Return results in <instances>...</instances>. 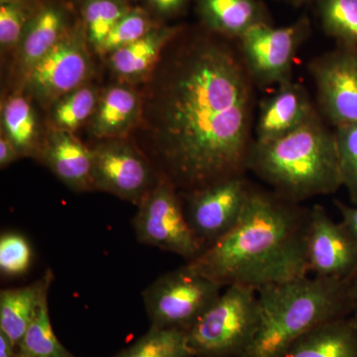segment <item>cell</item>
<instances>
[{"mask_svg":"<svg viewBox=\"0 0 357 357\" xmlns=\"http://www.w3.org/2000/svg\"><path fill=\"white\" fill-rule=\"evenodd\" d=\"M253 86L231 40L184 28L142 84L134 141L180 192L243 176L255 140Z\"/></svg>","mask_w":357,"mask_h":357,"instance_id":"cell-1","label":"cell"},{"mask_svg":"<svg viewBox=\"0 0 357 357\" xmlns=\"http://www.w3.org/2000/svg\"><path fill=\"white\" fill-rule=\"evenodd\" d=\"M309 218L299 204L251 187L236 227L187 265L222 287L256 291L307 276Z\"/></svg>","mask_w":357,"mask_h":357,"instance_id":"cell-2","label":"cell"},{"mask_svg":"<svg viewBox=\"0 0 357 357\" xmlns=\"http://www.w3.org/2000/svg\"><path fill=\"white\" fill-rule=\"evenodd\" d=\"M248 170L293 203L333 194L342 187L335 131L325 126L319 114L276 139L253 140Z\"/></svg>","mask_w":357,"mask_h":357,"instance_id":"cell-3","label":"cell"},{"mask_svg":"<svg viewBox=\"0 0 357 357\" xmlns=\"http://www.w3.org/2000/svg\"><path fill=\"white\" fill-rule=\"evenodd\" d=\"M352 280L307 275L259 289V326L241 357H280L312 328L351 316Z\"/></svg>","mask_w":357,"mask_h":357,"instance_id":"cell-4","label":"cell"},{"mask_svg":"<svg viewBox=\"0 0 357 357\" xmlns=\"http://www.w3.org/2000/svg\"><path fill=\"white\" fill-rule=\"evenodd\" d=\"M260 321L257 291L231 285L187 331L195 357H241Z\"/></svg>","mask_w":357,"mask_h":357,"instance_id":"cell-5","label":"cell"},{"mask_svg":"<svg viewBox=\"0 0 357 357\" xmlns=\"http://www.w3.org/2000/svg\"><path fill=\"white\" fill-rule=\"evenodd\" d=\"M86 29L76 18L70 29L26 75L20 88L45 110L56 100L84 84L91 83L93 73Z\"/></svg>","mask_w":357,"mask_h":357,"instance_id":"cell-6","label":"cell"},{"mask_svg":"<svg viewBox=\"0 0 357 357\" xmlns=\"http://www.w3.org/2000/svg\"><path fill=\"white\" fill-rule=\"evenodd\" d=\"M222 288L185 264L150 284L142 298L152 326L187 331L218 299Z\"/></svg>","mask_w":357,"mask_h":357,"instance_id":"cell-7","label":"cell"},{"mask_svg":"<svg viewBox=\"0 0 357 357\" xmlns=\"http://www.w3.org/2000/svg\"><path fill=\"white\" fill-rule=\"evenodd\" d=\"M137 206L132 227L139 243L175 253L188 262L203 252L185 218L180 192L167 178L160 177Z\"/></svg>","mask_w":357,"mask_h":357,"instance_id":"cell-8","label":"cell"},{"mask_svg":"<svg viewBox=\"0 0 357 357\" xmlns=\"http://www.w3.org/2000/svg\"><path fill=\"white\" fill-rule=\"evenodd\" d=\"M311 31L307 16L284 27L260 23L237 40L239 52L253 84L279 86L292 79L294 60Z\"/></svg>","mask_w":357,"mask_h":357,"instance_id":"cell-9","label":"cell"},{"mask_svg":"<svg viewBox=\"0 0 357 357\" xmlns=\"http://www.w3.org/2000/svg\"><path fill=\"white\" fill-rule=\"evenodd\" d=\"M91 149L95 191L109 192L138 206L161 177L131 137L98 140Z\"/></svg>","mask_w":357,"mask_h":357,"instance_id":"cell-10","label":"cell"},{"mask_svg":"<svg viewBox=\"0 0 357 357\" xmlns=\"http://www.w3.org/2000/svg\"><path fill=\"white\" fill-rule=\"evenodd\" d=\"M251 185L243 176L180 192L187 222L204 251L229 234L241 220Z\"/></svg>","mask_w":357,"mask_h":357,"instance_id":"cell-11","label":"cell"},{"mask_svg":"<svg viewBox=\"0 0 357 357\" xmlns=\"http://www.w3.org/2000/svg\"><path fill=\"white\" fill-rule=\"evenodd\" d=\"M309 70L326 121L335 128L357 123V50L337 45L311 61Z\"/></svg>","mask_w":357,"mask_h":357,"instance_id":"cell-12","label":"cell"},{"mask_svg":"<svg viewBox=\"0 0 357 357\" xmlns=\"http://www.w3.org/2000/svg\"><path fill=\"white\" fill-rule=\"evenodd\" d=\"M310 273L321 278L351 280L357 274V248L342 222L321 204L310 210L307 234Z\"/></svg>","mask_w":357,"mask_h":357,"instance_id":"cell-13","label":"cell"},{"mask_svg":"<svg viewBox=\"0 0 357 357\" xmlns=\"http://www.w3.org/2000/svg\"><path fill=\"white\" fill-rule=\"evenodd\" d=\"M75 20L70 2L44 0L30 20L13 56V74L18 88L29 70L58 44Z\"/></svg>","mask_w":357,"mask_h":357,"instance_id":"cell-14","label":"cell"},{"mask_svg":"<svg viewBox=\"0 0 357 357\" xmlns=\"http://www.w3.org/2000/svg\"><path fill=\"white\" fill-rule=\"evenodd\" d=\"M72 191L93 192V153L76 134L47 128L36 158Z\"/></svg>","mask_w":357,"mask_h":357,"instance_id":"cell-15","label":"cell"},{"mask_svg":"<svg viewBox=\"0 0 357 357\" xmlns=\"http://www.w3.org/2000/svg\"><path fill=\"white\" fill-rule=\"evenodd\" d=\"M319 114L307 89L292 79L279 84L260 103L255 141L266 142L292 132Z\"/></svg>","mask_w":357,"mask_h":357,"instance_id":"cell-16","label":"cell"},{"mask_svg":"<svg viewBox=\"0 0 357 357\" xmlns=\"http://www.w3.org/2000/svg\"><path fill=\"white\" fill-rule=\"evenodd\" d=\"M142 109L141 89L117 81L100 91L89 132L96 140L130 138L139 126Z\"/></svg>","mask_w":357,"mask_h":357,"instance_id":"cell-17","label":"cell"},{"mask_svg":"<svg viewBox=\"0 0 357 357\" xmlns=\"http://www.w3.org/2000/svg\"><path fill=\"white\" fill-rule=\"evenodd\" d=\"M184 28L161 23L142 38L112 52L105 59L110 72L119 82L142 86L153 74L167 46Z\"/></svg>","mask_w":357,"mask_h":357,"instance_id":"cell-18","label":"cell"},{"mask_svg":"<svg viewBox=\"0 0 357 357\" xmlns=\"http://www.w3.org/2000/svg\"><path fill=\"white\" fill-rule=\"evenodd\" d=\"M204 29L237 41L253 26L270 22L266 7L259 0H195Z\"/></svg>","mask_w":357,"mask_h":357,"instance_id":"cell-19","label":"cell"},{"mask_svg":"<svg viewBox=\"0 0 357 357\" xmlns=\"http://www.w3.org/2000/svg\"><path fill=\"white\" fill-rule=\"evenodd\" d=\"M280 357H357V319L351 314L321 324Z\"/></svg>","mask_w":357,"mask_h":357,"instance_id":"cell-20","label":"cell"},{"mask_svg":"<svg viewBox=\"0 0 357 357\" xmlns=\"http://www.w3.org/2000/svg\"><path fill=\"white\" fill-rule=\"evenodd\" d=\"M53 273L48 270L39 280L24 287L0 292V332L6 333L18 347L37 312L48 299Z\"/></svg>","mask_w":357,"mask_h":357,"instance_id":"cell-21","label":"cell"},{"mask_svg":"<svg viewBox=\"0 0 357 357\" xmlns=\"http://www.w3.org/2000/svg\"><path fill=\"white\" fill-rule=\"evenodd\" d=\"M33 100L23 91H14L1 105V131L13 142L21 158H36L43 141Z\"/></svg>","mask_w":357,"mask_h":357,"instance_id":"cell-22","label":"cell"},{"mask_svg":"<svg viewBox=\"0 0 357 357\" xmlns=\"http://www.w3.org/2000/svg\"><path fill=\"white\" fill-rule=\"evenodd\" d=\"M100 96V91L91 83L63 96L47 110V128L76 132L93 116Z\"/></svg>","mask_w":357,"mask_h":357,"instance_id":"cell-23","label":"cell"},{"mask_svg":"<svg viewBox=\"0 0 357 357\" xmlns=\"http://www.w3.org/2000/svg\"><path fill=\"white\" fill-rule=\"evenodd\" d=\"M115 357H195L185 331L152 326L148 333Z\"/></svg>","mask_w":357,"mask_h":357,"instance_id":"cell-24","label":"cell"},{"mask_svg":"<svg viewBox=\"0 0 357 357\" xmlns=\"http://www.w3.org/2000/svg\"><path fill=\"white\" fill-rule=\"evenodd\" d=\"M324 31L338 46L357 50V0H316Z\"/></svg>","mask_w":357,"mask_h":357,"instance_id":"cell-25","label":"cell"},{"mask_svg":"<svg viewBox=\"0 0 357 357\" xmlns=\"http://www.w3.org/2000/svg\"><path fill=\"white\" fill-rule=\"evenodd\" d=\"M82 20L91 50L96 52L112 28L132 8L123 0H81Z\"/></svg>","mask_w":357,"mask_h":357,"instance_id":"cell-26","label":"cell"},{"mask_svg":"<svg viewBox=\"0 0 357 357\" xmlns=\"http://www.w3.org/2000/svg\"><path fill=\"white\" fill-rule=\"evenodd\" d=\"M17 349L18 354L25 357H75L61 344L54 333L48 299L40 307Z\"/></svg>","mask_w":357,"mask_h":357,"instance_id":"cell-27","label":"cell"},{"mask_svg":"<svg viewBox=\"0 0 357 357\" xmlns=\"http://www.w3.org/2000/svg\"><path fill=\"white\" fill-rule=\"evenodd\" d=\"M161 23L153 14L141 7H132L112 28L96 53L105 59L112 52L137 41Z\"/></svg>","mask_w":357,"mask_h":357,"instance_id":"cell-28","label":"cell"},{"mask_svg":"<svg viewBox=\"0 0 357 357\" xmlns=\"http://www.w3.org/2000/svg\"><path fill=\"white\" fill-rule=\"evenodd\" d=\"M39 1L0 2V49L2 54H15L30 20L43 3Z\"/></svg>","mask_w":357,"mask_h":357,"instance_id":"cell-29","label":"cell"},{"mask_svg":"<svg viewBox=\"0 0 357 357\" xmlns=\"http://www.w3.org/2000/svg\"><path fill=\"white\" fill-rule=\"evenodd\" d=\"M342 187L357 206V123L335 129Z\"/></svg>","mask_w":357,"mask_h":357,"instance_id":"cell-30","label":"cell"},{"mask_svg":"<svg viewBox=\"0 0 357 357\" xmlns=\"http://www.w3.org/2000/svg\"><path fill=\"white\" fill-rule=\"evenodd\" d=\"M32 262L31 246L24 236L6 232L0 237V272L6 276H20Z\"/></svg>","mask_w":357,"mask_h":357,"instance_id":"cell-31","label":"cell"},{"mask_svg":"<svg viewBox=\"0 0 357 357\" xmlns=\"http://www.w3.org/2000/svg\"><path fill=\"white\" fill-rule=\"evenodd\" d=\"M192 0H145L150 13L157 20H171L182 15Z\"/></svg>","mask_w":357,"mask_h":357,"instance_id":"cell-32","label":"cell"},{"mask_svg":"<svg viewBox=\"0 0 357 357\" xmlns=\"http://www.w3.org/2000/svg\"><path fill=\"white\" fill-rule=\"evenodd\" d=\"M335 206L342 215V222L351 237L352 241L356 244L357 248V206L342 203L340 201H335Z\"/></svg>","mask_w":357,"mask_h":357,"instance_id":"cell-33","label":"cell"},{"mask_svg":"<svg viewBox=\"0 0 357 357\" xmlns=\"http://www.w3.org/2000/svg\"><path fill=\"white\" fill-rule=\"evenodd\" d=\"M20 152L10 140L0 132V168L4 169L20 159Z\"/></svg>","mask_w":357,"mask_h":357,"instance_id":"cell-34","label":"cell"},{"mask_svg":"<svg viewBox=\"0 0 357 357\" xmlns=\"http://www.w3.org/2000/svg\"><path fill=\"white\" fill-rule=\"evenodd\" d=\"M15 345L9 340L6 333L0 332V357L17 356V352H15Z\"/></svg>","mask_w":357,"mask_h":357,"instance_id":"cell-35","label":"cell"},{"mask_svg":"<svg viewBox=\"0 0 357 357\" xmlns=\"http://www.w3.org/2000/svg\"><path fill=\"white\" fill-rule=\"evenodd\" d=\"M351 298H352V314L357 319V274L352 280L351 285Z\"/></svg>","mask_w":357,"mask_h":357,"instance_id":"cell-36","label":"cell"},{"mask_svg":"<svg viewBox=\"0 0 357 357\" xmlns=\"http://www.w3.org/2000/svg\"><path fill=\"white\" fill-rule=\"evenodd\" d=\"M314 1V0H293L294 6H301L304 4L309 3V2Z\"/></svg>","mask_w":357,"mask_h":357,"instance_id":"cell-37","label":"cell"},{"mask_svg":"<svg viewBox=\"0 0 357 357\" xmlns=\"http://www.w3.org/2000/svg\"><path fill=\"white\" fill-rule=\"evenodd\" d=\"M123 1L128 2V3H130V2L137 1V0H123Z\"/></svg>","mask_w":357,"mask_h":357,"instance_id":"cell-38","label":"cell"},{"mask_svg":"<svg viewBox=\"0 0 357 357\" xmlns=\"http://www.w3.org/2000/svg\"><path fill=\"white\" fill-rule=\"evenodd\" d=\"M72 1H74L75 3H77L79 4V1H81V0H72Z\"/></svg>","mask_w":357,"mask_h":357,"instance_id":"cell-39","label":"cell"},{"mask_svg":"<svg viewBox=\"0 0 357 357\" xmlns=\"http://www.w3.org/2000/svg\"><path fill=\"white\" fill-rule=\"evenodd\" d=\"M59 1L70 2V0H59Z\"/></svg>","mask_w":357,"mask_h":357,"instance_id":"cell-40","label":"cell"},{"mask_svg":"<svg viewBox=\"0 0 357 357\" xmlns=\"http://www.w3.org/2000/svg\"><path fill=\"white\" fill-rule=\"evenodd\" d=\"M16 357H25V356H21V354H18V352H17V356H16Z\"/></svg>","mask_w":357,"mask_h":357,"instance_id":"cell-41","label":"cell"}]
</instances>
